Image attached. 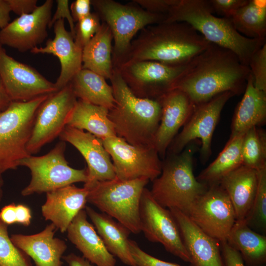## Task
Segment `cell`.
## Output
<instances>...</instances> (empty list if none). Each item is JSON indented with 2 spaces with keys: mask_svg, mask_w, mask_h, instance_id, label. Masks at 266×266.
Instances as JSON below:
<instances>
[{
  "mask_svg": "<svg viewBox=\"0 0 266 266\" xmlns=\"http://www.w3.org/2000/svg\"><path fill=\"white\" fill-rule=\"evenodd\" d=\"M250 75L249 66L233 52L210 43L188 64L173 90L182 91L197 105L225 92H244Z\"/></svg>",
  "mask_w": 266,
  "mask_h": 266,
  "instance_id": "obj_1",
  "label": "cell"
},
{
  "mask_svg": "<svg viewBox=\"0 0 266 266\" xmlns=\"http://www.w3.org/2000/svg\"><path fill=\"white\" fill-rule=\"evenodd\" d=\"M91 6V0H76L73 1L69 7L74 23L90 15Z\"/></svg>",
  "mask_w": 266,
  "mask_h": 266,
  "instance_id": "obj_44",
  "label": "cell"
},
{
  "mask_svg": "<svg viewBox=\"0 0 266 266\" xmlns=\"http://www.w3.org/2000/svg\"><path fill=\"white\" fill-rule=\"evenodd\" d=\"M108 112L105 107L78 99L67 118L66 126L86 130L101 140L116 136Z\"/></svg>",
  "mask_w": 266,
  "mask_h": 266,
  "instance_id": "obj_28",
  "label": "cell"
},
{
  "mask_svg": "<svg viewBox=\"0 0 266 266\" xmlns=\"http://www.w3.org/2000/svg\"><path fill=\"white\" fill-rule=\"evenodd\" d=\"M234 96L232 92H225L195 105L182 130L169 145L170 153H180L190 143L199 138L201 140L200 160L205 163L211 154L212 136L222 110L227 102Z\"/></svg>",
  "mask_w": 266,
  "mask_h": 266,
  "instance_id": "obj_14",
  "label": "cell"
},
{
  "mask_svg": "<svg viewBox=\"0 0 266 266\" xmlns=\"http://www.w3.org/2000/svg\"><path fill=\"white\" fill-rule=\"evenodd\" d=\"M69 83L79 100L109 110L114 106L112 88L100 75L82 68Z\"/></svg>",
  "mask_w": 266,
  "mask_h": 266,
  "instance_id": "obj_30",
  "label": "cell"
},
{
  "mask_svg": "<svg viewBox=\"0 0 266 266\" xmlns=\"http://www.w3.org/2000/svg\"><path fill=\"white\" fill-rule=\"evenodd\" d=\"M10 12L7 0H0V29L4 28L10 22Z\"/></svg>",
  "mask_w": 266,
  "mask_h": 266,
  "instance_id": "obj_49",
  "label": "cell"
},
{
  "mask_svg": "<svg viewBox=\"0 0 266 266\" xmlns=\"http://www.w3.org/2000/svg\"><path fill=\"white\" fill-rule=\"evenodd\" d=\"M46 194V200L41 209L43 218L61 233L66 232L74 217L85 209L88 190L71 184Z\"/></svg>",
  "mask_w": 266,
  "mask_h": 266,
  "instance_id": "obj_22",
  "label": "cell"
},
{
  "mask_svg": "<svg viewBox=\"0 0 266 266\" xmlns=\"http://www.w3.org/2000/svg\"><path fill=\"white\" fill-rule=\"evenodd\" d=\"M159 100L161 105V116L154 137V147L159 156L164 158L179 130L189 119L195 105L185 94L177 89L168 92Z\"/></svg>",
  "mask_w": 266,
  "mask_h": 266,
  "instance_id": "obj_19",
  "label": "cell"
},
{
  "mask_svg": "<svg viewBox=\"0 0 266 266\" xmlns=\"http://www.w3.org/2000/svg\"><path fill=\"white\" fill-rule=\"evenodd\" d=\"M244 95L235 108L230 138L244 134L266 120V93L257 89L251 73Z\"/></svg>",
  "mask_w": 266,
  "mask_h": 266,
  "instance_id": "obj_27",
  "label": "cell"
},
{
  "mask_svg": "<svg viewBox=\"0 0 266 266\" xmlns=\"http://www.w3.org/2000/svg\"><path fill=\"white\" fill-rule=\"evenodd\" d=\"M162 164L161 174L153 181L150 193L155 200L167 208L186 213L204 193L207 184L199 181L193 172L195 147L192 145Z\"/></svg>",
  "mask_w": 266,
  "mask_h": 266,
  "instance_id": "obj_5",
  "label": "cell"
},
{
  "mask_svg": "<svg viewBox=\"0 0 266 266\" xmlns=\"http://www.w3.org/2000/svg\"><path fill=\"white\" fill-rule=\"evenodd\" d=\"M138 33L117 67L126 63L141 61L184 66L210 44L186 22H162L148 26Z\"/></svg>",
  "mask_w": 266,
  "mask_h": 266,
  "instance_id": "obj_2",
  "label": "cell"
},
{
  "mask_svg": "<svg viewBox=\"0 0 266 266\" xmlns=\"http://www.w3.org/2000/svg\"><path fill=\"white\" fill-rule=\"evenodd\" d=\"M248 66L254 86L266 93V43L253 54Z\"/></svg>",
  "mask_w": 266,
  "mask_h": 266,
  "instance_id": "obj_38",
  "label": "cell"
},
{
  "mask_svg": "<svg viewBox=\"0 0 266 266\" xmlns=\"http://www.w3.org/2000/svg\"><path fill=\"white\" fill-rule=\"evenodd\" d=\"M100 19L96 13L90 15L76 23L75 25L74 41L83 49L98 32L101 26Z\"/></svg>",
  "mask_w": 266,
  "mask_h": 266,
  "instance_id": "obj_37",
  "label": "cell"
},
{
  "mask_svg": "<svg viewBox=\"0 0 266 266\" xmlns=\"http://www.w3.org/2000/svg\"><path fill=\"white\" fill-rule=\"evenodd\" d=\"M149 180L114 179L98 182L88 190L87 202L127 228L131 233L141 232L139 208L141 195Z\"/></svg>",
  "mask_w": 266,
  "mask_h": 266,
  "instance_id": "obj_6",
  "label": "cell"
},
{
  "mask_svg": "<svg viewBox=\"0 0 266 266\" xmlns=\"http://www.w3.org/2000/svg\"><path fill=\"white\" fill-rule=\"evenodd\" d=\"M77 98L69 83L48 95L37 108L27 149L31 154L38 153L46 144L59 136L66 126L67 118Z\"/></svg>",
  "mask_w": 266,
  "mask_h": 266,
  "instance_id": "obj_11",
  "label": "cell"
},
{
  "mask_svg": "<svg viewBox=\"0 0 266 266\" xmlns=\"http://www.w3.org/2000/svg\"><path fill=\"white\" fill-rule=\"evenodd\" d=\"M188 64L174 66L154 61L123 64L117 69L132 92L137 97L159 100L173 89Z\"/></svg>",
  "mask_w": 266,
  "mask_h": 266,
  "instance_id": "obj_10",
  "label": "cell"
},
{
  "mask_svg": "<svg viewBox=\"0 0 266 266\" xmlns=\"http://www.w3.org/2000/svg\"><path fill=\"white\" fill-rule=\"evenodd\" d=\"M244 135L230 138L217 157L200 172L197 179L207 185L219 184L224 176L242 165V144Z\"/></svg>",
  "mask_w": 266,
  "mask_h": 266,
  "instance_id": "obj_32",
  "label": "cell"
},
{
  "mask_svg": "<svg viewBox=\"0 0 266 266\" xmlns=\"http://www.w3.org/2000/svg\"><path fill=\"white\" fill-rule=\"evenodd\" d=\"M53 1L46 0L33 12L19 16L0 29V44L25 52L37 47L48 35Z\"/></svg>",
  "mask_w": 266,
  "mask_h": 266,
  "instance_id": "obj_17",
  "label": "cell"
},
{
  "mask_svg": "<svg viewBox=\"0 0 266 266\" xmlns=\"http://www.w3.org/2000/svg\"><path fill=\"white\" fill-rule=\"evenodd\" d=\"M95 12L111 31L112 62L117 67L127 54L133 38L141 30L164 22L166 15L150 13L134 2L122 4L113 0H91Z\"/></svg>",
  "mask_w": 266,
  "mask_h": 266,
  "instance_id": "obj_7",
  "label": "cell"
},
{
  "mask_svg": "<svg viewBox=\"0 0 266 266\" xmlns=\"http://www.w3.org/2000/svg\"><path fill=\"white\" fill-rule=\"evenodd\" d=\"M139 214L141 232L148 240L162 244L167 252L190 263V255L171 211L158 203L146 188L140 199Z\"/></svg>",
  "mask_w": 266,
  "mask_h": 266,
  "instance_id": "obj_13",
  "label": "cell"
},
{
  "mask_svg": "<svg viewBox=\"0 0 266 266\" xmlns=\"http://www.w3.org/2000/svg\"><path fill=\"white\" fill-rule=\"evenodd\" d=\"M226 241L249 264L259 266L266 263V236L253 231L245 221H235Z\"/></svg>",
  "mask_w": 266,
  "mask_h": 266,
  "instance_id": "obj_31",
  "label": "cell"
},
{
  "mask_svg": "<svg viewBox=\"0 0 266 266\" xmlns=\"http://www.w3.org/2000/svg\"><path fill=\"white\" fill-rule=\"evenodd\" d=\"M0 78L12 101H28L57 91L55 83L8 55L0 44Z\"/></svg>",
  "mask_w": 266,
  "mask_h": 266,
  "instance_id": "obj_16",
  "label": "cell"
},
{
  "mask_svg": "<svg viewBox=\"0 0 266 266\" xmlns=\"http://www.w3.org/2000/svg\"><path fill=\"white\" fill-rule=\"evenodd\" d=\"M3 184V179L2 176H0V202L3 196L2 186Z\"/></svg>",
  "mask_w": 266,
  "mask_h": 266,
  "instance_id": "obj_51",
  "label": "cell"
},
{
  "mask_svg": "<svg viewBox=\"0 0 266 266\" xmlns=\"http://www.w3.org/2000/svg\"><path fill=\"white\" fill-rule=\"evenodd\" d=\"M16 206L14 203H10L0 211V219L8 226L16 223Z\"/></svg>",
  "mask_w": 266,
  "mask_h": 266,
  "instance_id": "obj_47",
  "label": "cell"
},
{
  "mask_svg": "<svg viewBox=\"0 0 266 266\" xmlns=\"http://www.w3.org/2000/svg\"><path fill=\"white\" fill-rule=\"evenodd\" d=\"M7 228L0 219V266H33L30 257L11 241Z\"/></svg>",
  "mask_w": 266,
  "mask_h": 266,
  "instance_id": "obj_36",
  "label": "cell"
},
{
  "mask_svg": "<svg viewBox=\"0 0 266 266\" xmlns=\"http://www.w3.org/2000/svg\"><path fill=\"white\" fill-rule=\"evenodd\" d=\"M209 0H176L164 22H186L209 42L232 51L248 66L253 54L266 39L246 37L234 28L231 20L213 14Z\"/></svg>",
  "mask_w": 266,
  "mask_h": 266,
  "instance_id": "obj_4",
  "label": "cell"
},
{
  "mask_svg": "<svg viewBox=\"0 0 266 266\" xmlns=\"http://www.w3.org/2000/svg\"><path fill=\"white\" fill-rule=\"evenodd\" d=\"M220 248L226 266H245L240 253L226 241L220 242Z\"/></svg>",
  "mask_w": 266,
  "mask_h": 266,
  "instance_id": "obj_43",
  "label": "cell"
},
{
  "mask_svg": "<svg viewBox=\"0 0 266 266\" xmlns=\"http://www.w3.org/2000/svg\"><path fill=\"white\" fill-rule=\"evenodd\" d=\"M60 138L73 145L82 155L87 164V179L84 188L88 190L98 182L116 178L113 163L102 140L92 134L66 126Z\"/></svg>",
  "mask_w": 266,
  "mask_h": 266,
  "instance_id": "obj_18",
  "label": "cell"
},
{
  "mask_svg": "<svg viewBox=\"0 0 266 266\" xmlns=\"http://www.w3.org/2000/svg\"><path fill=\"white\" fill-rule=\"evenodd\" d=\"M169 209L178 226L191 266H226L220 241L203 232L185 213L176 208Z\"/></svg>",
  "mask_w": 266,
  "mask_h": 266,
  "instance_id": "obj_20",
  "label": "cell"
},
{
  "mask_svg": "<svg viewBox=\"0 0 266 266\" xmlns=\"http://www.w3.org/2000/svg\"><path fill=\"white\" fill-rule=\"evenodd\" d=\"M56 2V10L51 18L48 25V28H51L53 27L54 24L58 20L66 19L69 25L70 32L74 39L75 25L70 12L69 1L67 0H57Z\"/></svg>",
  "mask_w": 266,
  "mask_h": 266,
  "instance_id": "obj_42",
  "label": "cell"
},
{
  "mask_svg": "<svg viewBox=\"0 0 266 266\" xmlns=\"http://www.w3.org/2000/svg\"><path fill=\"white\" fill-rule=\"evenodd\" d=\"M112 40L111 30L105 23L101 22L98 32L83 49L82 68L110 79L114 70Z\"/></svg>",
  "mask_w": 266,
  "mask_h": 266,
  "instance_id": "obj_29",
  "label": "cell"
},
{
  "mask_svg": "<svg viewBox=\"0 0 266 266\" xmlns=\"http://www.w3.org/2000/svg\"><path fill=\"white\" fill-rule=\"evenodd\" d=\"M101 140L112 160L116 178L153 181L161 174L163 163L154 148L135 146L117 135Z\"/></svg>",
  "mask_w": 266,
  "mask_h": 266,
  "instance_id": "obj_15",
  "label": "cell"
},
{
  "mask_svg": "<svg viewBox=\"0 0 266 266\" xmlns=\"http://www.w3.org/2000/svg\"><path fill=\"white\" fill-rule=\"evenodd\" d=\"M243 165L259 170L266 167V133L254 127L244 135L242 144Z\"/></svg>",
  "mask_w": 266,
  "mask_h": 266,
  "instance_id": "obj_34",
  "label": "cell"
},
{
  "mask_svg": "<svg viewBox=\"0 0 266 266\" xmlns=\"http://www.w3.org/2000/svg\"><path fill=\"white\" fill-rule=\"evenodd\" d=\"M258 171L241 165L220 180L219 184L228 194L233 205L236 221H245L256 195Z\"/></svg>",
  "mask_w": 266,
  "mask_h": 266,
  "instance_id": "obj_25",
  "label": "cell"
},
{
  "mask_svg": "<svg viewBox=\"0 0 266 266\" xmlns=\"http://www.w3.org/2000/svg\"><path fill=\"white\" fill-rule=\"evenodd\" d=\"M148 12L167 15L176 0H133Z\"/></svg>",
  "mask_w": 266,
  "mask_h": 266,
  "instance_id": "obj_41",
  "label": "cell"
},
{
  "mask_svg": "<svg viewBox=\"0 0 266 266\" xmlns=\"http://www.w3.org/2000/svg\"><path fill=\"white\" fill-rule=\"evenodd\" d=\"M11 12L19 16L33 12L37 7L36 0H7Z\"/></svg>",
  "mask_w": 266,
  "mask_h": 266,
  "instance_id": "obj_45",
  "label": "cell"
},
{
  "mask_svg": "<svg viewBox=\"0 0 266 266\" xmlns=\"http://www.w3.org/2000/svg\"><path fill=\"white\" fill-rule=\"evenodd\" d=\"M16 223L24 226H29L32 218L30 208L24 204H18L16 206Z\"/></svg>",
  "mask_w": 266,
  "mask_h": 266,
  "instance_id": "obj_46",
  "label": "cell"
},
{
  "mask_svg": "<svg viewBox=\"0 0 266 266\" xmlns=\"http://www.w3.org/2000/svg\"><path fill=\"white\" fill-rule=\"evenodd\" d=\"M55 37L49 39L44 47H36L33 54H49L56 56L61 65V72L55 85L57 91L68 85L82 68V50L76 45L74 37L65 26L64 19L53 25Z\"/></svg>",
  "mask_w": 266,
  "mask_h": 266,
  "instance_id": "obj_21",
  "label": "cell"
},
{
  "mask_svg": "<svg viewBox=\"0 0 266 266\" xmlns=\"http://www.w3.org/2000/svg\"><path fill=\"white\" fill-rule=\"evenodd\" d=\"M129 247L136 266H181L156 258L140 248L134 240L129 239Z\"/></svg>",
  "mask_w": 266,
  "mask_h": 266,
  "instance_id": "obj_39",
  "label": "cell"
},
{
  "mask_svg": "<svg viewBox=\"0 0 266 266\" xmlns=\"http://www.w3.org/2000/svg\"><path fill=\"white\" fill-rule=\"evenodd\" d=\"M185 214L203 232L220 242L226 240L236 221L233 205L219 184L208 185Z\"/></svg>",
  "mask_w": 266,
  "mask_h": 266,
  "instance_id": "obj_12",
  "label": "cell"
},
{
  "mask_svg": "<svg viewBox=\"0 0 266 266\" xmlns=\"http://www.w3.org/2000/svg\"><path fill=\"white\" fill-rule=\"evenodd\" d=\"M229 19L242 35L252 39H266V0H248Z\"/></svg>",
  "mask_w": 266,
  "mask_h": 266,
  "instance_id": "obj_33",
  "label": "cell"
},
{
  "mask_svg": "<svg viewBox=\"0 0 266 266\" xmlns=\"http://www.w3.org/2000/svg\"><path fill=\"white\" fill-rule=\"evenodd\" d=\"M11 101L0 78V112L6 109Z\"/></svg>",
  "mask_w": 266,
  "mask_h": 266,
  "instance_id": "obj_50",
  "label": "cell"
},
{
  "mask_svg": "<svg viewBox=\"0 0 266 266\" xmlns=\"http://www.w3.org/2000/svg\"><path fill=\"white\" fill-rule=\"evenodd\" d=\"M84 209L108 252L124 264L136 266L130 250L129 230L105 213L88 206Z\"/></svg>",
  "mask_w": 266,
  "mask_h": 266,
  "instance_id": "obj_26",
  "label": "cell"
},
{
  "mask_svg": "<svg viewBox=\"0 0 266 266\" xmlns=\"http://www.w3.org/2000/svg\"><path fill=\"white\" fill-rule=\"evenodd\" d=\"M87 217L85 209L77 214L66 230L67 238L93 265L115 266V258L107 250Z\"/></svg>",
  "mask_w": 266,
  "mask_h": 266,
  "instance_id": "obj_24",
  "label": "cell"
},
{
  "mask_svg": "<svg viewBox=\"0 0 266 266\" xmlns=\"http://www.w3.org/2000/svg\"><path fill=\"white\" fill-rule=\"evenodd\" d=\"M48 95L28 101H12L0 112V176L15 169L32 155L27 146L31 136L36 110Z\"/></svg>",
  "mask_w": 266,
  "mask_h": 266,
  "instance_id": "obj_8",
  "label": "cell"
},
{
  "mask_svg": "<svg viewBox=\"0 0 266 266\" xmlns=\"http://www.w3.org/2000/svg\"><path fill=\"white\" fill-rule=\"evenodd\" d=\"M62 259L68 266H93L92 264L84 257L72 253L63 256Z\"/></svg>",
  "mask_w": 266,
  "mask_h": 266,
  "instance_id": "obj_48",
  "label": "cell"
},
{
  "mask_svg": "<svg viewBox=\"0 0 266 266\" xmlns=\"http://www.w3.org/2000/svg\"><path fill=\"white\" fill-rule=\"evenodd\" d=\"M114 69L109 80L115 102L108 116L116 135L135 146L154 148V137L161 116L159 100L137 97L119 71Z\"/></svg>",
  "mask_w": 266,
  "mask_h": 266,
  "instance_id": "obj_3",
  "label": "cell"
},
{
  "mask_svg": "<svg viewBox=\"0 0 266 266\" xmlns=\"http://www.w3.org/2000/svg\"><path fill=\"white\" fill-rule=\"evenodd\" d=\"M248 0H209L213 13L230 18Z\"/></svg>",
  "mask_w": 266,
  "mask_h": 266,
  "instance_id": "obj_40",
  "label": "cell"
},
{
  "mask_svg": "<svg viewBox=\"0 0 266 266\" xmlns=\"http://www.w3.org/2000/svg\"><path fill=\"white\" fill-rule=\"evenodd\" d=\"M65 142L61 140L46 154L31 155L21 161L20 166L28 167L31 173L29 184L21 191L23 196L47 193L76 182H86L87 168L70 167L65 157Z\"/></svg>",
  "mask_w": 266,
  "mask_h": 266,
  "instance_id": "obj_9",
  "label": "cell"
},
{
  "mask_svg": "<svg viewBox=\"0 0 266 266\" xmlns=\"http://www.w3.org/2000/svg\"><path fill=\"white\" fill-rule=\"evenodd\" d=\"M258 171L256 195L250 211L245 222L250 227L266 232V167Z\"/></svg>",
  "mask_w": 266,
  "mask_h": 266,
  "instance_id": "obj_35",
  "label": "cell"
},
{
  "mask_svg": "<svg viewBox=\"0 0 266 266\" xmlns=\"http://www.w3.org/2000/svg\"><path fill=\"white\" fill-rule=\"evenodd\" d=\"M57 229L52 223L41 232L33 234H14L10 236L13 244L34 261L36 266H63L66 242L55 237Z\"/></svg>",
  "mask_w": 266,
  "mask_h": 266,
  "instance_id": "obj_23",
  "label": "cell"
}]
</instances>
